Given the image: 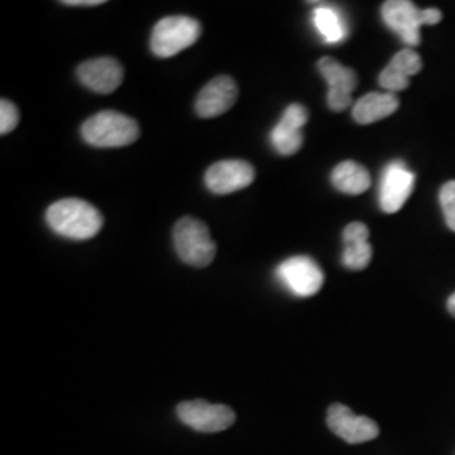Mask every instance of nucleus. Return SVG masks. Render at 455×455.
<instances>
[{"label":"nucleus","mask_w":455,"mask_h":455,"mask_svg":"<svg viewBox=\"0 0 455 455\" xmlns=\"http://www.w3.org/2000/svg\"><path fill=\"white\" fill-rule=\"evenodd\" d=\"M400 108V100L395 93H368L353 105V118L361 125L379 122Z\"/></svg>","instance_id":"nucleus-17"},{"label":"nucleus","mask_w":455,"mask_h":455,"mask_svg":"<svg viewBox=\"0 0 455 455\" xmlns=\"http://www.w3.org/2000/svg\"><path fill=\"white\" fill-rule=\"evenodd\" d=\"M176 411L180 422L201 434L223 432L236 420V415L231 408L227 405H212L204 400L182 402Z\"/></svg>","instance_id":"nucleus-6"},{"label":"nucleus","mask_w":455,"mask_h":455,"mask_svg":"<svg viewBox=\"0 0 455 455\" xmlns=\"http://www.w3.org/2000/svg\"><path fill=\"white\" fill-rule=\"evenodd\" d=\"M238 86L236 82L221 75L208 83L201 93L196 98V112L201 118H214L227 114L228 110L236 103Z\"/></svg>","instance_id":"nucleus-14"},{"label":"nucleus","mask_w":455,"mask_h":455,"mask_svg":"<svg viewBox=\"0 0 455 455\" xmlns=\"http://www.w3.org/2000/svg\"><path fill=\"white\" fill-rule=\"evenodd\" d=\"M255 180V169L251 164L231 159L212 164L206 171L204 182L212 195L227 196L251 186Z\"/></svg>","instance_id":"nucleus-10"},{"label":"nucleus","mask_w":455,"mask_h":455,"mask_svg":"<svg viewBox=\"0 0 455 455\" xmlns=\"http://www.w3.org/2000/svg\"><path fill=\"white\" fill-rule=\"evenodd\" d=\"M370 238V229L364 223H349L344 233H342V240H344V253H342V263L349 268V270H363L370 265V261L373 259V248L368 242Z\"/></svg>","instance_id":"nucleus-16"},{"label":"nucleus","mask_w":455,"mask_h":455,"mask_svg":"<svg viewBox=\"0 0 455 455\" xmlns=\"http://www.w3.org/2000/svg\"><path fill=\"white\" fill-rule=\"evenodd\" d=\"M309 120V112L304 105L292 103L285 108L280 122L270 132V142L280 156H293L304 144L302 129Z\"/></svg>","instance_id":"nucleus-12"},{"label":"nucleus","mask_w":455,"mask_h":455,"mask_svg":"<svg viewBox=\"0 0 455 455\" xmlns=\"http://www.w3.org/2000/svg\"><path fill=\"white\" fill-rule=\"evenodd\" d=\"M103 0H65L63 5H71V7H97L101 5Z\"/></svg>","instance_id":"nucleus-22"},{"label":"nucleus","mask_w":455,"mask_h":455,"mask_svg":"<svg viewBox=\"0 0 455 455\" xmlns=\"http://www.w3.org/2000/svg\"><path fill=\"white\" fill-rule=\"evenodd\" d=\"M440 204L447 227L455 231V180H449L440 189Z\"/></svg>","instance_id":"nucleus-20"},{"label":"nucleus","mask_w":455,"mask_h":455,"mask_svg":"<svg viewBox=\"0 0 455 455\" xmlns=\"http://www.w3.org/2000/svg\"><path fill=\"white\" fill-rule=\"evenodd\" d=\"M332 186L342 195L358 196L366 193L371 186V176L361 164L344 161L332 171Z\"/></svg>","instance_id":"nucleus-18"},{"label":"nucleus","mask_w":455,"mask_h":455,"mask_svg":"<svg viewBox=\"0 0 455 455\" xmlns=\"http://www.w3.org/2000/svg\"><path fill=\"white\" fill-rule=\"evenodd\" d=\"M172 240L180 260L196 268L212 265L216 257L210 228L195 218H180L172 231Z\"/></svg>","instance_id":"nucleus-4"},{"label":"nucleus","mask_w":455,"mask_h":455,"mask_svg":"<svg viewBox=\"0 0 455 455\" xmlns=\"http://www.w3.org/2000/svg\"><path fill=\"white\" fill-rule=\"evenodd\" d=\"M201 36V24L193 17L172 16L161 19L150 37V49L159 58H172L191 48Z\"/></svg>","instance_id":"nucleus-5"},{"label":"nucleus","mask_w":455,"mask_h":455,"mask_svg":"<svg viewBox=\"0 0 455 455\" xmlns=\"http://www.w3.org/2000/svg\"><path fill=\"white\" fill-rule=\"evenodd\" d=\"M20 120V114L17 110L16 105L9 100L0 101V133L7 135L14 131Z\"/></svg>","instance_id":"nucleus-21"},{"label":"nucleus","mask_w":455,"mask_h":455,"mask_svg":"<svg viewBox=\"0 0 455 455\" xmlns=\"http://www.w3.org/2000/svg\"><path fill=\"white\" fill-rule=\"evenodd\" d=\"M317 68L327 84V107L332 112H344L353 105V92L358 86V75L355 69L341 65L334 58H323Z\"/></svg>","instance_id":"nucleus-7"},{"label":"nucleus","mask_w":455,"mask_h":455,"mask_svg":"<svg viewBox=\"0 0 455 455\" xmlns=\"http://www.w3.org/2000/svg\"><path fill=\"white\" fill-rule=\"evenodd\" d=\"M327 427L347 443H364L379 435V427L368 417L353 413V410L336 403L327 410Z\"/></svg>","instance_id":"nucleus-11"},{"label":"nucleus","mask_w":455,"mask_h":455,"mask_svg":"<svg viewBox=\"0 0 455 455\" xmlns=\"http://www.w3.org/2000/svg\"><path fill=\"white\" fill-rule=\"evenodd\" d=\"M276 275L280 282L299 297H310L321 291L324 283V274L321 267L309 257H292L283 261Z\"/></svg>","instance_id":"nucleus-8"},{"label":"nucleus","mask_w":455,"mask_h":455,"mask_svg":"<svg viewBox=\"0 0 455 455\" xmlns=\"http://www.w3.org/2000/svg\"><path fill=\"white\" fill-rule=\"evenodd\" d=\"M415 188V174L405 163L393 161L387 165L379 184V206L388 214L400 212Z\"/></svg>","instance_id":"nucleus-9"},{"label":"nucleus","mask_w":455,"mask_h":455,"mask_svg":"<svg viewBox=\"0 0 455 455\" xmlns=\"http://www.w3.org/2000/svg\"><path fill=\"white\" fill-rule=\"evenodd\" d=\"M381 14L385 24L410 48L420 44L422 26H435L442 19L439 9H419L410 0H388L383 4Z\"/></svg>","instance_id":"nucleus-3"},{"label":"nucleus","mask_w":455,"mask_h":455,"mask_svg":"<svg viewBox=\"0 0 455 455\" xmlns=\"http://www.w3.org/2000/svg\"><path fill=\"white\" fill-rule=\"evenodd\" d=\"M420 69H422V58L419 56V52L411 48L402 49L393 56L390 65L381 71L378 82L379 86L385 88V92L388 93L403 92L410 84V78L417 75Z\"/></svg>","instance_id":"nucleus-15"},{"label":"nucleus","mask_w":455,"mask_h":455,"mask_svg":"<svg viewBox=\"0 0 455 455\" xmlns=\"http://www.w3.org/2000/svg\"><path fill=\"white\" fill-rule=\"evenodd\" d=\"M447 309H449V312L455 317V293H452V295L449 297V300H447Z\"/></svg>","instance_id":"nucleus-23"},{"label":"nucleus","mask_w":455,"mask_h":455,"mask_svg":"<svg viewBox=\"0 0 455 455\" xmlns=\"http://www.w3.org/2000/svg\"><path fill=\"white\" fill-rule=\"evenodd\" d=\"M139 135L140 129L133 118L112 110L90 116L82 127L83 140L101 148L131 146Z\"/></svg>","instance_id":"nucleus-2"},{"label":"nucleus","mask_w":455,"mask_h":455,"mask_svg":"<svg viewBox=\"0 0 455 455\" xmlns=\"http://www.w3.org/2000/svg\"><path fill=\"white\" fill-rule=\"evenodd\" d=\"M49 228L69 240H90L103 228V216L83 199L68 197L51 204L46 212Z\"/></svg>","instance_id":"nucleus-1"},{"label":"nucleus","mask_w":455,"mask_h":455,"mask_svg":"<svg viewBox=\"0 0 455 455\" xmlns=\"http://www.w3.org/2000/svg\"><path fill=\"white\" fill-rule=\"evenodd\" d=\"M76 76L88 90L108 95L124 82V68L115 58H97L78 66Z\"/></svg>","instance_id":"nucleus-13"},{"label":"nucleus","mask_w":455,"mask_h":455,"mask_svg":"<svg viewBox=\"0 0 455 455\" xmlns=\"http://www.w3.org/2000/svg\"><path fill=\"white\" fill-rule=\"evenodd\" d=\"M312 20H314L315 29L321 33L323 39L329 44H338L347 37L346 24L342 22L339 12L332 7H327V5L315 7V11L312 14Z\"/></svg>","instance_id":"nucleus-19"}]
</instances>
